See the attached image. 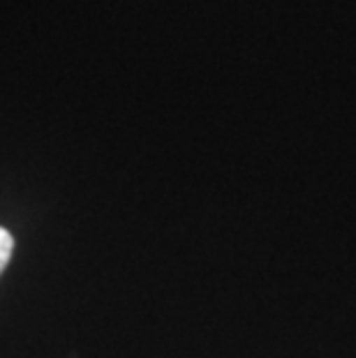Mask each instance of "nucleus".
<instances>
[{
	"instance_id": "f257e3e1",
	"label": "nucleus",
	"mask_w": 356,
	"mask_h": 358,
	"mask_svg": "<svg viewBox=\"0 0 356 358\" xmlns=\"http://www.w3.org/2000/svg\"><path fill=\"white\" fill-rule=\"evenodd\" d=\"M12 248H14V241H12L10 231L0 227V273L5 271L7 262H10V257H12Z\"/></svg>"
}]
</instances>
